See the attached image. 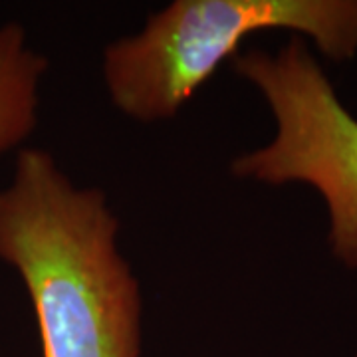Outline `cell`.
Listing matches in <instances>:
<instances>
[{
    "mask_svg": "<svg viewBox=\"0 0 357 357\" xmlns=\"http://www.w3.org/2000/svg\"><path fill=\"white\" fill-rule=\"evenodd\" d=\"M0 260L24 284L44 357H141L143 298L105 192L46 149H20L0 191Z\"/></svg>",
    "mask_w": 357,
    "mask_h": 357,
    "instance_id": "1",
    "label": "cell"
},
{
    "mask_svg": "<svg viewBox=\"0 0 357 357\" xmlns=\"http://www.w3.org/2000/svg\"><path fill=\"white\" fill-rule=\"evenodd\" d=\"M292 30L335 62L357 56V0H175L109 42L102 77L133 121H169L252 34Z\"/></svg>",
    "mask_w": 357,
    "mask_h": 357,
    "instance_id": "2",
    "label": "cell"
},
{
    "mask_svg": "<svg viewBox=\"0 0 357 357\" xmlns=\"http://www.w3.org/2000/svg\"><path fill=\"white\" fill-rule=\"evenodd\" d=\"M232 70L262 93L276 123L272 141L230 163L232 175L314 187L330 213L332 252L357 268V119L300 36L278 52L241 50Z\"/></svg>",
    "mask_w": 357,
    "mask_h": 357,
    "instance_id": "3",
    "label": "cell"
},
{
    "mask_svg": "<svg viewBox=\"0 0 357 357\" xmlns=\"http://www.w3.org/2000/svg\"><path fill=\"white\" fill-rule=\"evenodd\" d=\"M48 60L16 22L0 24V155L22 145L38 123L40 86Z\"/></svg>",
    "mask_w": 357,
    "mask_h": 357,
    "instance_id": "4",
    "label": "cell"
}]
</instances>
